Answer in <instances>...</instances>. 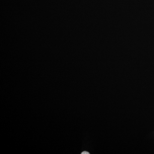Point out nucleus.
<instances>
[{"label":"nucleus","mask_w":154,"mask_h":154,"mask_svg":"<svg viewBox=\"0 0 154 154\" xmlns=\"http://www.w3.org/2000/svg\"><path fill=\"white\" fill-rule=\"evenodd\" d=\"M90 154V153H89L88 152H86V151L83 152L82 153V154Z\"/></svg>","instance_id":"1"}]
</instances>
